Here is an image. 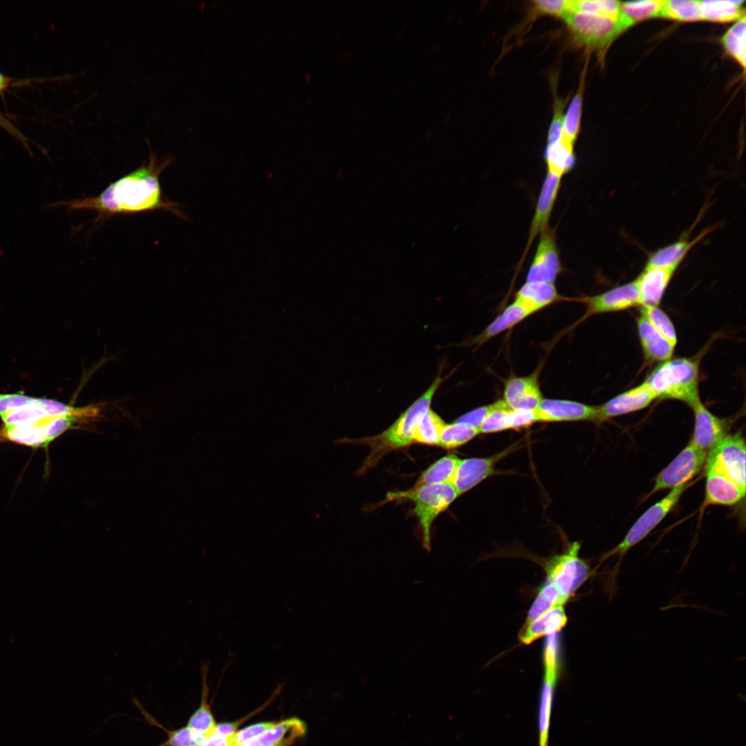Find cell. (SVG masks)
<instances>
[{"label":"cell","mask_w":746,"mask_h":746,"mask_svg":"<svg viewBox=\"0 0 746 746\" xmlns=\"http://www.w3.org/2000/svg\"><path fill=\"white\" fill-rule=\"evenodd\" d=\"M86 408L21 392L0 393V442L46 448L68 430L86 423Z\"/></svg>","instance_id":"1"},{"label":"cell","mask_w":746,"mask_h":746,"mask_svg":"<svg viewBox=\"0 0 746 746\" xmlns=\"http://www.w3.org/2000/svg\"><path fill=\"white\" fill-rule=\"evenodd\" d=\"M172 160L171 157H166L160 161L155 153H151L149 160L111 183L99 195L58 201L47 204L45 208L68 207L70 211H95L99 217L162 209L187 220L180 206L164 196L161 187L160 174Z\"/></svg>","instance_id":"2"},{"label":"cell","mask_w":746,"mask_h":746,"mask_svg":"<svg viewBox=\"0 0 746 746\" xmlns=\"http://www.w3.org/2000/svg\"><path fill=\"white\" fill-rule=\"evenodd\" d=\"M441 374V370H439L428 389L409 406L390 427L376 436L358 440V443L367 445L371 449L370 454L361 470L365 472L375 466L385 453L414 443L417 426L422 417L430 409L436 391L447 378L442 377Z\"/></svg>","instance_id":"3"},{"label":"cell","mask_w":746,"mask_h":746,"mask_svg":"<svg viewBox=\"0 0 746 746\" xmlns=\"http://www.w3.org/2000/svg\"><path fill=\"white\" fill-rule=\"evenodd\" d=\"M698 382V360L680 357L661 362L644 383L656 399H676L692 407L700 400Z\"/></svg>","instance_id":"4"},{"label":"cell","mask_w":746,"mask_h":746,"mask_svg":"<svg viewBox=\"0 0 746 746\" xmlns=\"http://www.w3.org/2000/svg\"><path fill=\"white\" fill-rule=\"evenodd\" d=\"M458 496L451 483L424 484L405 491L388 492L385 501L404 499L414 503V513L422 533L423 546L430 550L432 522Z\"/></svg>","instance_id":"5"},{"label":"cell","mask_w":746,"mask_h":746,"mask_svg":"<svg viewBox=\"0 0 746 746\" xmlns=\"http://www.w3.org/2000/svg\"><path fill=\"white\" fill-rule=\"evenodd\" d=\"M574 42L602 58L613 41L624 31L619 19L571 11L562 18Z\"/></svg>","instance_id":"6"},{"label":"cell","mask_w":746,"mask_h":746,"mask_svg":"<svg viewBox=\"0 0 746 746\" xmlns=\"http://www.w3.org/2000/svg\"><path fill=\"white\" fill-rule=\"evenodd\" d=\"M579 550L580 544L573 543L564 553L554 557L546 568V581L557 588L564 604L591 574L587 563L579 557Z\"/></svg>","instance_id":"7"},{"label":"cell","mask_w":746,"mask_h":746,"mask_svg":"<svg viewBox=\"0 0 746 746\" xmlns=\"http://www.w3.org/2000/svg\"><path fill=\"white\" fill-rule=\"evenodd\" d=\"M688 486L687 483L671 489L664 497L646 510L632 525L621 542L606 553L604 558L618 555L620 560L629 549L646 537L671 512Z\"/></svg>","instance_id":"8"},{"label":"cell","mask_w":746,"mask_h":746,"mask_svg":"<svg viewBox=\"0 0 746 746\" xmlns=\"http://www.w3.org/2000/svg\"><path fill=\"white\" fill-rule=\"evenodd\" d=\"M707 452L691 441L682 451L657 475L653 487L647 497L667 488L687 484L706 463Z\"/></svg>","instance_id":"9"},{"label":"cell","mask_w":746,"mask_h":746,"mask_svg":"<svg viewBox=\"0 0 746 746\" xmlns=\"http://www.w3.org/2000/svg\"><path fill=\"white\" fill-rule=\"evenodd\" d=\"M745 442L740 432L726 434L707 452V461L716 465L745 489Z\"/></svg>","instance_id":"10"},{"label":"cell","mask_w":746,"mask_h":746,"mask_svg":"<svg viewBox=\"0 0 746 746\" xmlns=\"http://www.w3.org/2000/svg\"><path fill=\"white\" fill-rule=\"evenodd\" d=\"M581 300L586 307L581 321L595 314L619 312L641 306L640 292L635 280L603 293L584 297Z\"/></svg>","instance_id":"11"},{"label":"cell","mask_w":746,"mask_h":746,"mask_svg":"<svg viewBox=\"0 0 746 746\" xmlns=\"http://www.w3.org/2000/svg\"><path fill=\"white\" fill-rule=\"evenodd\" d=\"M562 270L555 233L548 227L540 233L526 282L554 283Z\"/></svg>","instance_id":"12"},{"label":"cell","mask_w":746,"mask_h":746,"mask_svg":"<svg viewBox=\"0 0 746 746\" xmlns=\"http://www.w3.org/2000/svg\"><path fill=\"white\" fill-rule=\"evenodd\" d=\"M515 446L488 457H473L460 459L451 484L459 496L468 492L485 479L492 475L495 464L513 452Z\"/></svg>","instance_id":"13"},{"label":"cell","mask_w":746,"mask_h":746,"mask_svg":"<svg viewBox=\"0 0 746 746\" xmlns=\"http://www.w3.org/2000/svg\"><path fill=\"white\" fill-rule=\"evenodd\" d=\"M539 422L593 421L597 417V406L556 399H543L535 410Z\"/></svg>","instance_id":"14"},{"label":"cell","mask_w":746,"mask_h":746,"mask_svg":"<svg viewBox=\"0 0 746 746\" xmlns=\"http://www.w3.org/2000/svg\"><path fill=\"white\" fill-rule=\"evenodd\" d=\"M707 475L704 506L736 504L745 495V489L730 479L712 463L706 461Z\"/></svg>","instance_id":"15"},{"label":"cell","mask_w":746,"mask_h":746,"mask_svg":"<svg viewBox=\"0 0 746 746\" xmlns=\"http://www.w3.org/2000/svg\"><path fill=\"white\" fill-rule=\"evenodd\" d=\"M503 401L511 409L535 411L542 397L538 374L526 376H513L504 383Z\"/></svg>","instance_id":"16"},{"label":"cell","mask_w":746,"mask_h":746,"mask_svg":"<svg viewBox=\"0 0 746 746\" xmlns=\"http://www.w3.org/2000/svg\"><path fill=\"white\" fill-rule=\"evenodd\" d=\"M691 408L694 413V428L690 441L708 452L727 434V421L712 414L700 399Z\"/></svg>","instance_id":"17"},{"label":"cell","mask_w":746,"mask_h":746,"mask_svg":"<svg viewBox=\"0 0 746 746\" xmlns=\"http://www.w3.org/2000/svg\"><path fill=\"white\" fill-rule=\"evenodd\" d=\"M562 177L550 172L546 173L532 218L527 244L521 258H525L535 237L548 227V220L558 195Z\"/></svg>","instance_id":"18"},{"label":"cell","mask_w":746,"mask_h":746,"mask_svg":"<svg viewBox=\"0 0 746 746\" xmlns=\"http://www.w3.org/2000/svg\"><path fill=\"white\" fill-rule=\"evenodd\" d=\"M654 399L656 396L643 383L597 406V417L595 422L601 423L615 417L642 410Z\"/></svg>","instance_id":"19"},{"label":"cell","mask_w":746,"mask_h":746,"mask_svg":"<svg viewBox=\"0 0 746 746\" xmlns=\"http://www.w3.org/2000/svg\"><path fill=\"white\" fill-rule=\"evenodd\" d=\"M677 268L645 265L635 279L641 306H658Z\"/></svg>","instance_id":"20"},{"label":"cell","mask_w":746,"mask_h":746,"mask_svg":"<svg viewBox=\"0 0 746 746\" xmlns=\"http://www.w3.org/2000/svg\"><path fill=\"white\" fill-rule=\"evenodd\" d=\"M638 333L645 360L649 363L670 359L675 345L659 333L642 316L637 318Z\"/></svg>","instance_id":"21"},{"label":"cell","mask_w":746,"mask_h":746,"mask_svg":"<svg viewBox=\"0 0 746 746\" xmlns=\"http://www.w3.org/2000/svg\"><path fill=\"white\" fill-rule=\"evenodd\" d=\"M560 298L554 283L526 282L515 294L514 301L533 314Z\"/></svg>","instance_id":"22"},{"label":"cell","mask_w":746,"mask_h":746,"mask_svg":"<svg viewBox=\"0 0 746 746\" xmlns=\"http://www.w3.org/2000/svg\"><path fill=\"white\" fill-rule=\"evenodd\" d=\"M305 731L306 726L301 720L289 718L276 723L245 746H289L303 736Z\"/></svg>","instance_id":"23"},{"label":"cell","mask_w":746,"mask_h":746,"mask_svg":"<svg viewBox=\"0 0 746 746\" xmlns=\"http://www.w3.org/2000/svg\"><path fill=\"white\" fill-rule=\"evenodd\" d=\"M566 622L567 616L563 605H557L535 620L526 623L519 639L522 643L528 644L542 636L557 633Z\"/></svg>","instance_id":"24"},{"label":"cell","mask_w":746,"mask_h":746,"mask_svg":"<svg viewBox=\"0 0 746 746\" xmlns=\"http://www.w3.org/2000/svg\"><path fill=\"white\" fill-rule=\"evenodd\" d=\"M559 674L544 671L537 709L539 746H548L549 731L554 696Z\"/></svg>","instance_id":"25"},{"label":"cell","mask_w":746,"mask_h":746,"mask_svg":"<svg viewBox=\"0 0 746 746\" xmlns=\"http://www.w3.org/2000/svg\"><path fill=\"white\" fill-rule=\"evenodd\" d=\"M711 229H707L691 240L682 238L657 249L649 256L645 265L678 269L691 249L711 231Z\"/></svg>","instance_id":"26"},{"label":"cell","mask_w":746,"mask_h":746,"mask_svg":"<svg viewBox=\"0 0 746 746\" xmlns=\"http://www.w3.org/2000/svg\"><path fill=\"white\" fill-rule=\"evenodd\" d=\"M531 315L516 302L508 305L486 328L470 342L477 347L489 339L507 330Z\"/></svg>","instance_id":"27"},{"label":"cell","mask_w":746,"mask_h":746,"mask_svg":"<svg viewBox=\"0 0 746 746\" xmlns=\"http://www.w3.org/2000/svg\"><path fill=\"white\" fill-rule=\"evenodd\" d=\"M663 3V0L621 2L619 22L622 30L640 21L660 17Z\"/></svg>","instance_id":"28"},{"label":"cell","mask_w":746,"mask_h":746,"mask_svg":"<svg viewBox=\"0 0 746 746\" xmlns=\"http://www.w3.org/2000/svg\"><path fill=\"white\" fill-rule=\"evenodd\" d=\"M744 1H700L702 20L726 23L745 16Z\"/></svg>","instance_id":"29"},{"label":"cell","mask_w":746,"mask_h":746,"mask_svg":"<svg viewBox=\"0 0 746 746\" xmlns=\"http://www.w3.org/2000/svg\"><path fill=\"white\" fill-rule=\"evenodd\" d=\"M584 73L585 72L583 71L578 89L564 116L560 138L561 142L573 149L580 128Z\"/></svg>","instance_id":"30"},{"label":"cell","mask_w":746,"mask_h":746,"mask_svg":"<svg viewBox=\"0 0 746 746\" xmlns=\"http://www.w3.org/2000/svg\"><path fill=\"white\" fill-rule=\"evenodd\" d=\"M208 667V663L202 664V696L201 704L190 717L187 724L189 727L206 738L214 733L216 726L210 707L207 702L208 687L206 682V676Z\"/></svg>","instance_id":"31"},{"label":"cell","mask_w":746,"mask_h":746,"mask_svg":"<svg viewBox=\"0 0 746 746\" xmlns=\"http://www.w3.org/2000/svg\"><path fill=\"white\" fill-rule=\"evenodd\" d=\"M544 156L547 172L562 177L575 166L574 149L566 146L560 140L553 144L546 145Z\"/></svg>","instance_id":"32"},{"label":"cell","mask_w":746,"mask_h":746,"mask_svg":"<svg viewBox=\"0 0 746 746\" xmlns=\"http://www.w3.org/2000/svg\"><path fill=\"white\" fill-rule=\"evenodd\" d=\"M459 461L452 454L439 459L422 472L414 486L451 483Z\"/></svg>","instance_id":"33"},{"label":"cell","mask_w":746,"mask_h":746,"mask_svg":"<svg viewBox=\"0 0 746 746\" xmlns=\"http://www.w3.org/2000/svg\"><path fill=\"white\" fill-rule=\"evenodd\" d=\"M746 17L743 16L725 32L721 43L727 52L743 68L746 57Z\"/></svg>","instance_id":"34"},{"label":"cell","mask_w":746,"mask_h":746,"mask_svg":"<svg viewBox=\"0 0 746 746\" xmlns=\"http://www.w3.org/2000/svg\"><path fill=\"white\" fill-rule=\"evenodd\" d=\"M660 17L685 22L700 21L702 16L700 1H664Z\"/></svg>","instance_id":"35"},{"label":"cell","mask_w":746,"mask_h":746,"mask_svg":"<svg viewBox=\"0 0 746 746\" xmlns=\"http://www.w3.org/2000/svg\"><path fill=\"white\" fill-rule=\"evenodd\" d=\"M445 424L437 414L429 409L417 426L414 442L438 446L440 434Z\"/></svg>","instance_id":"36"},{"label":"cell","mask_w":746,"mask_h":746,"mask_svg":"<svg viewBox=\"0 0 746 746\" xmlns=\"http://www.w3.org/2000/svg\"><path fill=\"white\" fill-rule=\"evenodd\" d=\"M479 434V430L463 423L455 421L445 424L440 434L438 446L446 449L459 448Z\"/></svg>","instance_id":"37"},{"label":"cell","mask_w":746,"mask_h":746,"mask_svg":"<svg viewBox=\"0 0 746 746\" xmlns=\"http://www.w3.org/2000/svg\"><path fill=\"white\" fill-rule=\"evenodd\" d=\"M510 410L502 399L490 404L488 414L479 429V433L489 434L510 430Z\"/></svg>","instance_id":"38"},{"label":"cell","mask_w":746,"mask_h":746,"mask_svg":"<svg viewBox=\"0 0 746 746\" xmlns=\"http://www.w3.org/2000/svg\"><path fill=\"white\" fill-rule=\"evenodd\" d=\"M557 605L564 606L560 595L555 585L546 581L529 609L526 623L535 620Z\"/></svg>","instance_id":"39"},{"label":"cell","mask_w":746,"mask_h":746,"mask_svg":"<svg viewBox=\"0 0 746 746\" xmlns=\"http://www.w3.org/2000/svg\"><path fill=\"white\" fill-rule=\"evenodd\" d=\"M640 314L670 343L676 345L677 335L675 327L667 314L658 306L642 305Z\"/></svg>","instance_id":"40"},{"label":"cell","mask_w":746,"mask_h":746,"mask_svg":"<svg viewBox=\"0 0 746 746\" xmlns=\"http://www.w3.org/2000/svg\"><path fill=\"white\" fill-rule=\"evenodd\" d=\"M620 3L615 0H576L573 1L572 10L619 19Z\"/></svg>","instance_id":"41"},{"label":"cell","mask_w":746,"mask_h":746,"mask_svg":"<svg viewBox=\"0 0 746 746\" xmlns=\"http://www.w3.org/2000/svg\"><path fill=\"white\" fill-rule=\"evenodd\" d=\"M532 3L535 11L542 15L563 18L567 13L573 11V1L535 0Z\"/></svg>","instance_id":"42"},{"label":"cell","mask_w":746,"mask_h":746,"mask_svg":"<svg viewBox=\"0 0 746 746\" xmlns=\"http://www.w3.org/2000/svg\"><path fill=\"white\" fill-rule=\"evenodd\" d=\"M276 723L264 722L249 725L229 736L231 746H245L250 740L272 727Z\"/></svg>","instance_id":"43"},{"label":"cell","mask_w":746,"mask_h":746,"mask_svg":"<svg viewBox=\"0 0 746 746\" xmlns=\"http://www.w3.org/2000/svg\"><path fill=\"white\" fill-rule=\"evenodd\" d=\"M206 738L188 726L172 731L166 743L170 746H202Z\"/></svg>","instance_id":"44"},{"label":"cell","mask_w":746,"mask_h":746,"mask_svg":"<svg viewBox=\"0 0 746 746\" xmlns=\"http://www.w3.org/2000/svg\"><path fill=\"white\" fill-rule=\"evenodd\" d=\"M564 105V100L559 98L555 100L553 116L548 132L546 145L555 143L561 137Z\"/></svg>","instance_id":"45"},{"label":"cell","mask_w":746,"mask_h":746,"mask_svg":"<svg viewBox=\"0 0 746 746\" xmlns=\"http://www.w3.org/2000/svg\"><path fill=\"white\" fill-rule=\"evenodd\" d=\"M12 79L4 75L0 72V93H3L7 88L16 85ZM0 125L9 132L12 136L23 143V146L28 150L30 155L32 154L28 146V139L19 131L9 121L0 113Z\"/></svg>","instance_id":"46"},{"label":"cell","mask_w":746,"mask_h":746,"mask_svg":"<svg viewBox=\"0 0 746 746\" xmlns=\"http://www.w3.org/2000/svg\"><path fill=\"white\" fill-rule=\"evenodd\" d=\"M537 422L535 412L526 410H510V430H518L529 427Z\"/></svg>","instance_id":"47"},{"label":"cell","mask_w":746,"mask_h":746,"mask_svg":"<svg viewBox=\"0 0 746 746\" xmlns=\"http://www.w3.org/2000/svg\"><path fill=\"white\" fill-rule=\"evenodd\" d=\"M490 409V405L481 406L460 416L455 421L479 429Z\"/></svg>","instance_id":"48"},{"label":"cell","mask_w":746,"mask_h":746,"mask_svg":"<svg viewBox=\"0 0 746 746\" xmlns=\"http://www.w3.org/2000/svg\"><path fill=\"white\" fill-rule=\"evenodd\" d=\"M202 746H231L228 737L213 733L207 737Z\"/></svg>","instance_id":"49"},{"label":"cell","mask_w":746,"mask_h":746,"mask_svg":"<svg viewBox=\"0 0 746 746\" xmlns=\"http://www.w3.org/2000/svg\"><path fill=\"white\" fill-rule=\"evenodd\" d=\"M236 723H225L216 725L214 733L224 737H229L236 731Z\"/></svg>","instance_id":"50"},{"label":"cell","mask_w":746,"mask_h":746,"mask_svg":"<svg viewBox=\"0 0 746 746\" xmlns=\"http://www.w3.org/2000/svg\"><path fill=\"white\" fill-rule=\"evenodd\" d=\"M738 698H739L740 699V700H742V701H743V700H742V698H743V699H745V697H744V696H743V695H742V694H739V696H738Z\"/></svg>","instance_id":"51"}]
</instances>
